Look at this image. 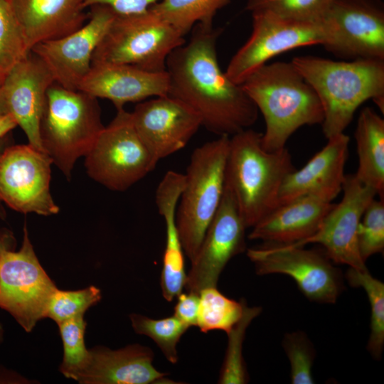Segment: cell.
Masks as SVG:
<instances>
[{
    "label": "cell",
    "mask_w": 384,
    "mask_h": 384,
    "mask_svg": "<svg viewBox=\"0 0 384 384\" xmlns=\"http://www.w3.org/2000/svg\"><path fill=\"white\" fill-rule=\"evenodd\" d=\"M247 255L257 274H287L311 302L334 304L343 290L341 274L325 252L304 246L265 243L248 249Z\"/></svg>",
    "instance_id": "cell-11"
},
{
    "label": "cell",
    "mask_w": 384,
    "mask_h": 384,
    "mask_svg": "<svg viewBox=\"0 0 384 384\" xmlns=\"http://www.w3.org/2000/svg\"><path fill=\"white\" fill-rule=\"evenodd\" d=\"M241 85L263 115L265 130L261 143L266 151L285 148L289 137L301 127L323 122L318 96L292 61L267 63Z\"/></svg>",
    "instance_id": "cell-3"
},
{
    "label": "cell",
    "mask_w": 384,
    "mask_h": 384,
    "mask_svg": "<svg viewBox=\"0 0 384 384\" xmlns=\"http://www.w3.org/2000/svg\"><path fill=\"white\" fill-rule=\"evenodd\" d=\"M8 110L3 93L1 86H0V116L7 114Z\"/></svg>",
    "instance_id": "cell-43"
},
{
    "label": "cell",
    "mask_w": 384,
    "mask_h": 384,
    "mask_svg": "<svg viewBox=\"0 0 384 384\" xmlns=\"http://www.w3.org/2000/svg\"><path fill=\"white\" fill-rule=\"evenodd\" d=\"M176 297L174 315L189 327L196 326L200 302L199 294L181 292Z\"/></svg>",
    "instance_id": "cell-37"
},
{
    "label": "cell",
    "mask_w": 384,
    "mask_h": 384,
    "mask_svg": "<svg viewBox=\"0 0 384 384\" xmlns=\"http://www.w3.org/2000/svg\"><path fill=\"white\" fill-rule=\"evenodd\" d=\"M185 36L153 8L116 15L96 48L92 65L127 64L142 70L166 71V60Z\"/></svg>",
    "instance_id": "cell-7"
},
{
    "label": "cell",
    "mask_w": 384,
    "mask_h": 384,
    "mask_svg": "<svg viewBox=\"0 0 384 384\" xmlns=\"http://www.w3.org/2000/svg\"><path fill=\"white\" fill-rule=\"evenodd\" d=\"M4 339V329L3 325L0 322V344H1Z\"/></svg>",
    "instance_id": "cell-44"
},
{
    "label": "cell",
    "mask_w": 384,
    "mask_h": 384,
    "mask_svg": "<svg viewBox=\"0 0 384 384\" xmlns=\"http://www.w3.org/2000/svg\"><path fill=\"white\" fill-rule=\"evenodd\" d=\"M197 326L203 333L221 330L228 333L241 318L245 301L238 302L220 292L216 287L199 292Z\"/></svg>",
    "instance_id": "cell-27"
},
{
    "label": "cell",
    "mask_w": 384,
    "mask_h": 384,
    "mask_svg": "<svg viewBox=\"0 0 384 384\" xmlns=\"http://www.w3.org/2000/svg\"><path fill=\"white\" fill-rule=\"evenodd\" d=\"M282 346L290 363L293 384H312V366L316 352L307 336L301 331L287 334Z\"/></svg>",
    "instance_id": "cell-36"
},
{
    "label": "cell",
    "mask_w": 384,
    "mask_h": 384,
    "mask_svg": "<svg viewBox=\"0 0 384 384\" xmlns=\"http://www.w3.org/2000/svg\"><path fill=\"white\" fill-rule=\"evenodd\" d=\"M262 133L247 129L231 137L225 186L232 193L246 228H252L278 205L285 177L295 168L285 147L266 151Z\"/></svg>",
    "instance_id": "cell-4"
},
{
    "label": "cell",
    "mask_w": 384,
    "mask_h": 384,
    "mask_svg": "<svg viewBox=\"0 0 384 384\" xmlns=\"http://www.w3.org/2000/svg\"><path fill=\"white\" fill-rule=\"evenodd\" d=\"M341 192V201L334 204L314 234L299 242L287 245L302 247L319 243L334 262L367 270L358 250V228L366 207L377 193L355 174L346 175Z\"/></svg>",
    "instance_id": "cell-15"
},
{
    "label": "cell",
    "mask_w": 384,
    "mask_h": 384,
    "mask_svg": "<svg viewBox=\"0 0 384 384\" xmlns=\"http://www.w3.org/2000/svg\"><path fill=\"white\" fill-rule=\"evenodd\" d=\"M230 137L219 136L195 149L184 174L176 225L184 253L196 257L220 204Z\"/></svg>",
    "instance_id": "cell-6"
},
{
    "label": "cell",
    "mask_w": 384,
    "mask_h": 384,
    "mask_svg": "<svg viewBox=\"0 0 384 384\" xmlns=\"http://www.w3.org/2000/svg\"><path fill=\"white\" fill-rule=\"evenodd\" d=\"M139 137L131 112L117 110L85 156L90 177L115 191H124L158 164Z\"/></svg>",
    "instance_id": "cell-8"
},
{
    "label": "cell",
    "mask_w": 384,
    "mask_h": 384,
    "mask_svg": "<svg viewBox=\"0 0 384 384\" xmlns=\"http://www.w3.org/2000/svg\"><path fill=\"white\" fill-rule=\"evenodd\" d=\"M97 98L54 82L40 122L43 149L70 180L75 161L85 156L104 129Z\"/></svg>",
    "instance_id": "cell-5"
},
{
    "label": "cell",
    "mask_w": 384,
    "mask_h": 384,
    "mask_svg": "<svg viewBox=\"0 0 384 384\" xmlns=\"http://www.w3.org/2000/svg\"><path fill=\"white\" fill-rule=\"evenodd\" d=\"M293 65L312 87L324 112L321 123L329 139L343 133L356 110L372 100L384 111V60H332L297 56Z\"/></svg>",
    "instance_id": "cell-2"
},
{
    "label": "cell",
    "mask_w": 384,
    "mask_h": 384,
    "mask_svg": "<svg viewBox=\"0 0 384 384\" xmlns=\"http://www.w3.org/2000/svg\"><path fill=\"white\" fill-rule=\"evenodd\" d=\"M169 87L166 71L149 72L127 64H93L78 90L96 98L111 101L117 110L129 102L166 95Z\"/></svg>",
    "instance_id": "cell-20"
},
{
    "label": "cell",
    "mask_w": 384,
    "mask_h": 384,
    "mask_svg": "<svg viewBox=\"0 0 384 384\" xmlns=\"http://www.w3.org/2000/svg\"><path fill=\"white\" fill-rule=\"evenodd\" d=\"M31 145H8L0 151V201L17 212L52 215L59 212L50 192V166Z\"/></svg>",
    "instance_id": "cell-13"
},
{
    "label": "cell",
    "mask_w": 384,
    "mask_h": 384,
    "mask_svg": "<svg viewBox=\"0 0 384 384\" xmlns=\"http://www.w3.org/2000/svg\"><path fill=\"white\" fill-rule=\"evenodd\" d=\"M358 246L366 262L384 249V202L374 198L366 207L358 228Z\"/></svg>",
    "instance_id": "cell-35"
},
{
    "label": "cell",
    "mask_w": 384,
    "mask_h": 384,
    "mask_svg": "<svg viewBox=\"0 0 384 384\" xmlns=\"http://www.w3.org/2000/svg\"><path fill=\"white\" fill-rule=\"evenodd\" d=\"M333 206L314 196L279 204L252 227L248 238L272 244L299 242L316 232Z\"/></svg>",
    "instance_id": "cell-23"
},
{
    "label": "cell",
    "mask_w": 384,
    "mask_h": 384,
    "mask_svg": "<svg viewBox=\"0 0 384 384\" xmlns=\"http://www.w3.org/2000/svg\"><path fill=\"white\" fill-rule=\"evenodd\" d=\"M58 289L36 256L26 225L19 250L0 253V309L26 332L46 319L50 299Z\"/></svg>",
    "instance_id": "cell-9"
},
{
    "label": "cell",
    "mask_w": 384,
    "mask_h": 384,
    "mask_svg": "<svg viewBox=\"0 0 384 384\" xmlns=\"http://www.w3.org/2000/svg\"><path fill=\"white\" fill-rule=\"evenodd\" d=\"M17 241L14 233L6 228H0V253L4 250H15Z\"/></svg>",
    "instance_id": "cell-40"
},
{
    "label": "cell",
    "mask_w": 384,
    "mask_h": 384,
    "mask_svg": "<svg viewBox=\"0 0 384 384\" xmlns=\"http://www.w3.org/2000/svg\"><path fill=\"white\" fill-rule=\"evenodd\" d=\"M131 115L139 137L158 161L183 149L202 127L191 107L169 95L140 102Z\"/></svg>",
    "instance_id": "cell-17"
},
{
    "label": "cell",
    "mask_w": 384,
    "mask_h": 384,
    "mask_svg": "<svg viewBox=\"0 0 384 384\" xmlns=\"http://www.w3.org/2000/svg\"><path fill=\"white\" fill-rule=\"evenodd\" d=\"M231 0H160L151 6L184 36L197 24L213 26L215 16Z\"/></svg>",
    "instance_id": "cell-26"
},
{
    "label": "cell",
    "mask_w": 384,
    "mask_h": 384,
    "mask_svg": "<svg viewBox=\"0 0 384 384\" xmlns=\"http://www.w3.org/2000/svg\"><path fill=\"white\" fill-rule=\"evenodd\" d=\"M0 383H31V382L17 372L0 365Z\"/></svg>",
    "instance_id": "cell-39"
},
{
    "label": "cell",
    "mask_w": 384,
    "mask_h": 384,
    "mask_svg": "<svg viewBox=\"0 0 384 384\" xmlns=\"http://www.w3.org/2000/svg\"><path fill=\"white\" fill-rule=\"evenodd\" d=\"M134 331L151 338L161 349L166 358L173 364L178 360L177 344L190 328L174 315L154 319L139 314H129Z\"/></svg>",
    "instance_id": "cell-29"
},
{
    "label": "cell",
    "mask_w": 384,
    "mask_h": 384,
    "mask_svg": "<svg viewBox=\"0 0 384 384\" xmlns=\"http://www.w3.org/2000/svg\"><path fill=\"white\" fill-rule=\"evenodd\" d=\"M184 174L169 171L159 182L155 195L156 205L166 228V242L161 274L163 297L171 302L181 293L186 276L184 251L180 239L176 213L184 187Z\"/></svg>",
    "instance_id": "cell-24"
},
{
    "label": "cell",
    "mask_w": 384,
    "mask_h": 384,
    "mask_svg": "<svg viewBox=\"0 0 384 384\" xmlns=\"http://www.w3.org/2000/svg\"><path fill=\"white\" fill-rule=\"evenodd\" d=\"M348 283L363 288L370 305V336L367 348L375 359H380L384 346V284L367 270L349 267L346 272Z\"/></svg>",
    "instance_id": "cell-28"
},
{
    "label": "cell",
    "mask_w": 384,
    "mask_h": 384,
    "mask_svg": "<svg viewBox=\"0 0 384 384\" xmlns=\"http://www.w3.org/2000/svg\"><path fill=\"white\" fill-rule=\"evenodd\" d=\"M260 312V307H249L245 303L241 318L227 333L228 342L225 359L220 372L219 383L242 384L248 381V375L242 356V344L247 326Z\"/></svg>",
    "instance_id": "cell-31"
},
{
    "label": "cell",
    "mask_w": 384,
    "mask_h": 384,
    "mask_svg": "<svg viewBox=\"0 0 384 384\" xmlns=\"http://www.w3.org/2000/svg\"><path fill=\"white\" fill-rule=\"evenodd\" d=\"M187 43L167 58L169 95L191 107L202 127L231 137L252 126L258 110L241 85L231 81L218 63L217 41L222 31L196 25Z\"/></svg>",
    "instance_id": "cell-1"
},
{
    "label": "cell",
    "mask_w": 384,
    "mask_h": 384,
    "mask_svg": "<svg viewBox=\"0 0 384 384\" xmlns=\"http://www.w3.org/2000/svg\"><path fill=\"white\" fill-rule=\"evenodd\" d=\"M16 126V121L10 113L0 116V138L9 134Z\"/></svg>",
    "instance_id": "cell-41"
},
{
    "label": "cell",
    "mask_w": 384,
    "mask_h": 384,
    "mask_svg": "<svg viewBox=\"0 0 384 384\" xmlns=\"http://www.w3.org/2000/svg\"><path fill=\"white\" fill-rule=\"evenodd\" d=\"M246 228L235 199L225 186L218 209L191 261L184 286L187 292L199 294L203 289L216 287L228 262L245 250Z\"/></svg>",
    "instance_id": "cell-16"
},
{
    "label": "cell",
    "mask_w": 384,
    "mask_h": 384,
    "mask_svg": "<svg viewBox=\"0 0 384 384\" xmlns=\"http://www.w3.org/2000/svg\"><path fill=\"white\" fill-rule=\"evenodd\" d=\"M90 359L80 375V384H150L166 380L153 365L148 346L131 344L117 350L102 346L89 348Z\"/></svg>",
    "instance_id": "cell-21"
},
{
    "label": "cell",
    "mask_w": 384,
    "mask_h": 384,
    "mask_svg": "<svg viewBox=\"0 0 384 384\" xmlns=\"http://www.w3.org/2000/svg\"><path fill=\"white\" fill-rule=\"evenodd\" d=\"M358 164L356 177L383 198L384 119L372 108H363L355 132Z\"/></svg>",
    "instance_id": "cell-25"
},
{
    "label": "cell",
    "mask_w": 384,
    "mask_h": 384,
    "mask_svg": "<svg viewBox=\"0 0 384 384\" xmlns=\"http://www.w3.org/2000/svg\"><path fill=\"white\" fill-rule=\"evenodd\" d=\"M101 299V290L94 285L78 290L57 289L48 303L46 318L50 319L58 325L73 318L84 316Z\"/></svg>",
    "instance_id": "cell-33"
},
{
    "label": "cell",
    "mask_w": 384,
    "mask_h": 384,
    "mask_svg": "<svg viewBox=\"0 0 384 384\" xmlns=\"http://www.w3.org/2000/svg\"><path fill=\"white\" fill-rule=\"evenodd\" d=\"M327 139L325 146L302 168L285 177L279 191L278 205L304 196L332 202L342 191L350 139L343 132Z\"/></svg>",
    "instance_id": "cell-19"
},
{
    "label": "cell",
    "mask_w": 384,
    "mask_h": 384,
    "mask_svg": "<svg viewBox=\"0 0 384 384\" xmlns=\"http://www.w3.org/2000/svg\"><path fill=\"white\" fill-rule=\"evenodd\" d=\"M88 22L60 38L36 44L31 51L48 67L55 82L77 90L92 66L94 52L117 14L110 6H90Z\"/></svg>",
    "instance_id": "cell-14"
},
{
    "label": "cell",
    "mask_w": 384,
    "mask_h": 384,
    "mask_svg": "<svg viewBox=\"0 0 384 384\" xmlns=\"http://www.w3.org/2000/svg\"><path fill=\"white\" fill-rule=\"evenodd\" d=\"M11 137L9 134L0 138V151L4 149L6 146L11 144ZM6 218V212L3 206V203L0 201V219L5 220Z\"/></svg>",
    "instance_id": "cell-42"
},
{
    "label": "cell",
    "mask_w": 384,
    "mask_h": 384,
    "mask_svg": "<svg viewBox=\"0 0 384 384\" xmlns=\"http://www.w3.org/2000/svg\"><path fill=\"white\" fill-rule=\"evenodd\" d=\"M54 82L46 64L30 51L11 69L1 85L8 112L25 133L28 144L43 152L40 122L47 92Z\"/></svg>",
    "instance_id": "cell-18"
},
{
    "label": "cell",
    "mask_w": 384,
    "mask_h": 384,
    "mask_svg": "<svg viewBox=\"0 0 384 384\" xmlns=\"http://www.w3.org/2000/svg\"><path fill=\"white\" fill-rule=\"evenodd\" d=\"M326 50L345 60H384V5L381 0H333L321 19Z\"/></svg>",
    "instance_id": "cell-12"
},
{
    "label": "cell",
    "mask_w": 384,
    "mask_h": 384,
    "mask_svg": "<svg viewBox=\"0 0 384 384\" xmlns=\"http://www.w3.org/2000/svg\"><path fill=\"white\" fill-rule=\"evenodd\" d=\"M160 0H84L85 7L104 4L112 8L117 14L128 15L144 11Z\"/></svg>",
    "instance_id": "cell-38"
},
{
    "label": "cell",
    "mask_w": 384,
    "mask_h": 384,
    "mask_svg": "<svg viewBox=\"0 0 384 384\" xmlns=\"http://www.w3.org/2000/svg\"><path fill=\"white\" fill-rule=\"evenodd\" d=\"M28 51L38 43L66 36L85 23L84 0H6Z\"/></svg>",
    "instance_id": "cell-22"
},
{
    "label": "cell",
    "mask_w": 384,
    "mask_h": 384,
    "mask_svg": "<svg viewBox=\"0 0 384 384\" xmlns=\"http://www.w3.org/2000/svg\"><path fill=\"white\" fill-rule=\"evenodd\" d=\"M251 15V35L232 57L225 71L236 84L241 85L275 56L303 46H324L327 41L326 28L321 20L290 19L267 11Z\"/></svg>",
    "instance_id": "cell-10"
},
{
    "label": "cell",
    "mask_w": 384,
    "mask_h": 384,
    "mask_svg": "<svg viewBox=\"0 0 384 384\" xmlns=\"http://www.w3.org/2000/svg\"><path fill=\"white\" fill-rule=\"evenodd\" d=\"M86 326L84 316L58 324L63 346L59 371L65 378L75 381L86 368L90 359V351L85 342Z\"/></svg>",
    "instance_id": "cell-30"
},
{
    "label": "cell",
    "mask_w": 384,
    "mask_h": 384,
    "mask_svg": "<svg viewBox=\"0 0 384 384\" xmlns=\"http://www.w3.org/2000/svg\"><path fill=\"white\" fill-rule=\"evenodd\" d=\"M28 51L18 21L6 0H0V86Z\"/></svg>",
    "instance_id": "cell-32"
},
{
    "label": "cell",
    "mask_w": 384,
    "mask_h": 384,
    "mask_svg": "<svg viewBox=\"0 0 384 384\" xmlns=\"http://www.w3.org/2000/svg\"><path fill=\"white\" fill-rule=\"evenodd\" d=\"M333 0H247L250 13L267 11L290 19L320 21Z\"/></svg>",
    "instance_id": "cell-34"
}]
</instances>
